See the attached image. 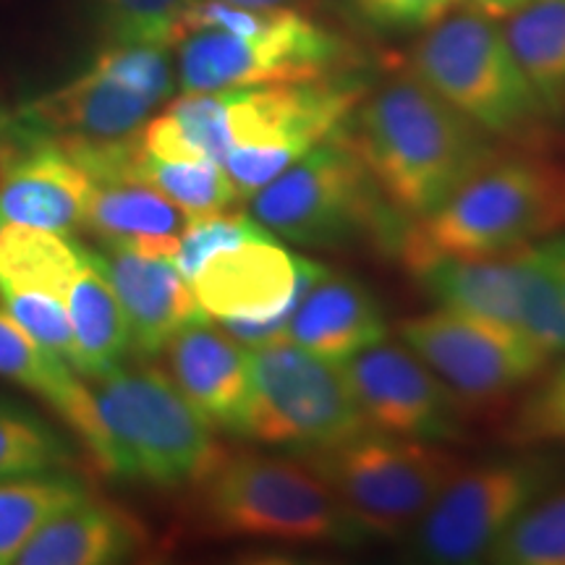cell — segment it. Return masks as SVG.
I'll list each match as a JSON object with an SVG mask.
<instances>
[{
  "instance_id": "obj_38",
  "label": "cell",
  "mask_w": 565,
  "mask_h": 565,
  "mask_svg": "<svg viewBox=\"0 0 565 565\" xmlns=\"http://www.w3.org/2000/svg\"><path fill=\"white\" fill-rule=\"evenodd\" d=\"M225 3L244 6V9H291L296 0H225Z\"/></svg>"
},
{
  "instance_id": "obj_9",
  "label": "cell",
  "mask_w": 565,
  "mask_h": 565,
  "mask_svg": "<svg viewBox=\"0 0 565 565\" xmlns=\"http://www.w3.org/2000/svg\"><path fill=\"white\" fill-rule=\"evenodd\" d=\"M416 282L445 309L519 330L547 359L565 353V303L540 244L487 257L404 254Z\"/></svg>"
},
{
  "instance_id": "obj_14",
  "label": "cell",
  "mask_w": 565,
  "mask_h": 565,
  "mask_svg": "<svg viewBox=\"0 0 565 565\" xmlns=\"http://www.w3.org/2000/svg\"><path fill=\"white\" fill-rule=\"evenodd\" d=\"M398 333L456 398L479 404L529 383L550 362L519 330L445 307L408 317Z\"/></svg>"
},
{
  "instance_id": "obj_22",
  "label": "cell",
  "mask_w": 565,
  "mask_h": 565,
  "mask_svg": "<svg viewBox=\"0 0 565 565\" xmlns=\"http://www.w3.org/2000/svg\"><path fill=\"white\" fill-rule=\"evenodd\" d=\"M139 526L118 508L84 498L47 519L19 550L21 565H105L139 547Z\"/></svg>"
},
{
  "instance_id": "obj_17",
  "label": "cell",
  "mask_w": 565,
  "mask_h": 565,
  "mask_svg": "<svg viewBox=\"0 0 565 565\" xmlns=\"http://www.w3.org/2000/svg\"><path fill=\"white\" fill-rule=\"evenodd\" d=\"M92 254L121 301L129 343L141 356L160 353L189 322L207 320L192 282L183 278L171 259L150 257L124 246H103Z\"/></svg>"
},
{
  "instance_id": "obj_28",
  "label": "cell",
  "mask_w": 565,
  "mask_h": 565,
  "mask_svg": "<svg viewBox=\"0 0 565 565\" xmlns=\"http://www.w3.org/2000/svg\"><path fill=\"white\" fill-rule=\"evenodd\" d=\"M134 175L168 196L189 221L228 210L238 200L225 168L212 160H162L145 152L139 145Z\"/></svg>"
},
{
  "instance_id": "obj_12",
  "label": "cell",
  "mask_w": 565,
  "mask_h": 565,
  "mask_svg": "<svg viewBox=\"0 0 565 565\" xmlns=\"http://www.w3.org/2000/svg\"><path fill=\"white\" fill-rule=\"evenodd\" d=\"M561 469L545 456L511 458L458 469L416 524L414 553L427 563L487 561L508 526L557 482Z\"/></svg>"
},
{
  "instance_id": "obj_10",
  "label": "cell",
  "mask_w": 565,
  "mask_h": 565,
  "mask_svg": "<svg viewBox=\"0 0 565 565\" xmlns=\"http://www.w3.org/2000/svg\"><path fill=\"white\" fill-rule=\"evenodd\" d=\"M249 406L242 435L307 454L370 429L341 366L288 341L249 349Z\"/></svg>"
},
{
  "instance_id": "obj_24",
  "label": "cell",
  "mask_w": 565,
  "mask_h": 565,
  "mask_svg": "<svg viewBox=\"0 0 565 565\" xmlns=\"http://www.w3.org/2000/svg\"><path fill=\"white\" fill-rule=\"evenodd\" d=\"M0 377L42 395L74 433L84 435L89 427L92 393L79 372L34 341L9 312H0Z\"/></svg>"
},
{
  "instance_id": "obj_30",
  "label": "cell",
  "mask_w": 565,
  "mask_h": 565,
  "mask_svg": "<svg viewBox=\"0 0 565 565\" xmlns=\"http://www.w3.org/2000/svg\"><path fill=\"white\" fill-rule=\"evenodd\" d=\"M71 463L63 437L40 416L0 401V479L58 471Z\"/></svg>"
},
{
  "instance_id": "obj_39",
  "label": "cell",
  "mask_w": 565,
  "mask_h": 565,
  "mask_svg": "<svg viewBox=\"0 0 565 565\" xmlns=\"http://www.w3.org/2000/svg\"><path fill=\"white\" fill-rule=\"evenodd\" d=\"M0 228H3V212H0Z\"/></svg>"
},
{
  "instance_id": "obj_16",
  "label": "cell",
  "mask_w": 565,
  "mask_h": 565,
  "mask_svg": "<svg viewBox=\"0 0 565 565\" xmlns=\"http://www.w3.org/2000/svg\"><path fill=\"white\" fill-rule=\"evenodd\" d=\"M92 192L87 171L51 131L0 118V212L9 223L68 236L82 228Z\"/></svg>"
},
{
  "instance_id": "obj_26",
  "label": "cell",
  "mask_w": 565,
  "mask_h": 565,
  "mask_svg": "<svg viewBox=\"0 0 565 565\" xmlns=\"http://www.w3.org/2000/svg\"><path fill=\"white\" fill-rule=\"evenodd\" d=\"M84 246L61 233L9 223L0 228V294L26 291L66 301Z\"/></svg>"
},
{
  "instance_id": "obj_21",
  "label": "cell",
  "mask_w": 565,
  "mask_h": 565,
  "mask_svg": "<svg viewBox=\"0 0 565 565\" xmlns=\"http://www.w3.org/2000/svg\"><path fill=\"white\" fill-rule=\"evenodd\" d=\"M189 217L158 189L141 181H97L84 207L82 228L103 246H124L173 263Z\"/></svg>"
},
{
  "instance_id": "obj_37",
  "label": "cell",
  "mask_w": 565,
  "mask_h": 565,
  "mask_svg": "<svg viewBox=\"0 0 565 565\" xmlns=\"http://www.w3.org/2000/svg\"><path fill=\"white\" fill-rule=\"evenodd\" d=\"M477 9L487 13V17L492 19H500V17H508V13H513L519 6H524L526 0H475Z\"/></svg>"
},
{
  "instance_id": "obj_2",
  "label": "cell",
  "mask_w": 565,
  "mask_h": 565,
  "mask_svg": "<svg viewBox=\"0 0 565 565\" xmlns=\"http://www.w3.org/2000/svg\"><path fill=\"white\" fill-rule=\"evenodd\" d=\"M362 84L317 79L194 92L189 116L210 160L221 162L249 200L330 134L362 103Z\"/></svg>"
},
{
  "instance_id": "obj_23",
  "label": "cell",
  "mask_w": 565,
  "mask_h": 565,
  "mask_svg": "<svg viewBox=\"0 0 565 565\" xmlns=\"http://www.w3.org/2000/svg\"><path fill=\"white\" fill-rule=\"evenodd\" d=\"M66 309L76 341V372L95 380L121 366L129 353V324L110 280L92 249H84L79 270L68 286Z\"/></svg>"
},
{
  "instance_id": "obj_8",
  "label": "cell",
  "mask_w": 565,
  "mask_h": 565,
  "mask_svg": "<svg viewBox=\"0 0 565 565\" xmlns=\"http://www.w3.org/2000/svg\"><path fill=\"white\" fill-rule=\"evenodd\" d=\"M412 63L416 79L482 131L519 137L547 116L503 30L479 9L435 21Z\"/></svg>"
},
{
  "instance_id": "obj_3",
  "label": "cell",
  "mask_w": 565,
  "mask_h": 565,
  "mask_svg": "<svg viewBox=\"0 0 565 565\" xmlns=\"http://www.w3.org/2000/svg\"><path fill=\"white\" fill-rule=\"evenodd\" d=\"M92 383L95 427L87 448L108 475L158 487L196 484L223 456L171 374L116 366Z\"/></svg>"
},
{
  "instance_id": "obj_19",
  "label": "cell",
  "mask_w": 565,
  "mask_h": 565,
  "mask_svg": "<svg viewBox=\"0 0 565 565\" xmlns=\"http://www.w3.org/2000/svg\"><path fill=\"white\" fill-rule=\"evenodd\" d=\"M154 105L152 97L113 74L103 61H95L87 74L24 105L17 118L55 137L116 141L139 134Z\"/></svg>"
},
{
  "instance_id": "obj_35",
  "label": "cell",
  "mask_w": 565,
  "mask_h": 565,
  "mask_svg": "<svg viewBox=\"0 0 565 565\" xmlns=\"http://www.w3.org/2000/svg\"><path fill=\"white\" fill-rule=\"evenodd\" d=\"M353 3L380 30L412 32L440 21L450 0H353Z\"/></svg>"
},
{
  "instance_id": "obj_29",
  "label": "cell",
  "mask_w": 565,
  "mask_h": 565,
  "mask_svg": "<svg viewBox=\"0 0 565 565\" xmlns=\"http://www.w3.org/2000/svg\"><path fill=\"white\" fill-rule=\"evenodd\" d=\"M487 561L500 565H565V490L536 498L494 542Z\"/></svg>"
},
{
  "instance_id": "obj_18",
  "label": "cell",
  "mask_w": 565,
  "mask_h": 565,
  "mask_svg": "<svg viewBox=\"0 0 565 565\" xmlns=\"http://www.w3.org/2000/svg\"><path fill=\"white\" fill-rule=\"evenodd\" d=\"M171 380L212 429L242 435L249 406V351L207 320L189 322L166 343Z\"/></svg>"
},
{
  "instance_id": "obj_33",
  "label": "cell",
  "mask_w": 565,
  "mask_h": 565,
  "mask_svg": "<svg viewBox=\"0 0 565 565\" xmlns=\"http://www.w3.org/2000/svg\"><path fill=\"white\" fill-rule=\"evenodd\" d=\"M6 312L17 320L21 328L30 333L47 351L58 353L63 362H68L76 370V341L71 330L66 301L45 294H26L9 291L0 294Z\"/></svg>"
},
{
  "instance_id": "obj_31",
  "label": "cell",
  "mask_w": 565,
  "mask_h": 565,
  "mask_svg": "<svg viewBox=\"0 0 565 565\" xmlns=\"http://www.w3.org/2000/svg\"><path fill=\"white\" fill-rule=\"evenodd\" d=\"M113 45L171 47L183 38V19L194 0H95Z\"/></svg>"
},
{
  "instance_id": "obj_7",
  "label": "cell",
  "mask_w": 565,
  "mask_h": 565,
  "mask_svg": "<svg viewBox=\"0 0 565 565\" xmlns=\"http://www.w3.org/2000/svg\"><path fill=\"white\" fill-rule=\"evenodd\" d=\"M301 456L335 492L353 524L374 536H398L419 524L461 469L458 456L437 443L372 433V427Z\"/></svg>"
},
{
  "instance_id": "obj_36",
  "label": "cell",
  "mask_w": 565,
  "mask_h": 565,
  "mask_svg": "<svg viewBox=\"0 0 565 565\" xmlns=\"http://www.w3.org/2000/svg\"><path fill=\"white\" fill-rule=\"evenodd\" d=\"M542 252H545L550 267H553L557 282H561V294L565 303V233H557V236L542 242Z\"/></svg>"
},
{
  "instance_id": "obj_25",
  "label": "cell",
  "mask_w": 565,
  "mask_h": 565,
  "mask_svg": "<svg viewBox=\"0 0 565 565\" xmlns=\"http://www.w3.org/2000/svg\"><path fill=\"white\" fill-rule=\"evenodd\" d=\"M532 89L550 113L565 110V0H526L503 26Z\"/></svg>"
},
{
  "instance_id": "obj_34",
  "label": "cell",
  "mask_w": 565,
  "mask_h": 565,
  "mask_svg": "<svg viewBox=\"0 0 565 565\" xmlns=\"http://www.w3.org/2000/svg\"><path fill=\"white\" fill-rule=\"evenodd\" d=\"M511 440L519 445L565 443V362L536 383L511 424Z\"/></svg>"
},
{
  "instance_id": "obj_27",
  "label": "cell",
  "mask_w": 565,
  "mask_h": 565,
  "mask_svg": "<svg viewBox=\"0 0 565 565\" xmlns=\"http://www.w3.org/2000/svg\"><path fill=\"white\" fill-rule=\"evenodd\" d=\"M84 498H89L87 487L58 471L0 479V565L17 561L47 519Z\"/></svg>"
},
{
  "instance_id": "obj_32",
  "label": "cell",
  "mask_w": 565,
  "mask_h": 565,
  "mask_svg": "<svg viewBox=\"0 0 565 565\" xmlns=\"http://www.w3.org/2000/svg\"><path fill=\"white\" fill-rule=\"evenodd\" d=\"M273 236L263 223L254 221V217L244 215V212H215V215L196 217L183 225L179 244H175L173 265L179 267V273L192 282L196 273L207 265L210 257H215L217 252L231 249L252 238H265Z\"/></svg>"
},
{
  "instance_id": "obj_1",
  "label": "cell",
  "mask_w": 565,
  "mask_h": 565,
  "mask_svg": "<svg viewBox=\"0 0 565 565\" xmlns=\"http://www.w3.org/2000/svg\"><path fill=\"white\" fill-rule=\"evenodd\" d=\"M356 108L353 145L401 215H429L494 160L482 129L414 74L387 82Z\"/></svg>"
},
{
  "instance_id": "obj_6",
  "label": "cell",
  "mask_w": 565,
  "mask_h": 565,
  "mask_svg": "<svg viewBox=\"0 0 565 565\" xmlns=\"http://www.w3.org/2000/svg\"><path fill=\"white\" fill-rule=\"evenodd\" d=\"M249 200L254 221L299 246L341 249L372 233L395 238V217L383 202V189L341 129Z\"/></svg>"
},
{
  "instance_id": "obj_11",
  "label": "cell",
  "mask_w": 565,
  "mask_h": 565,
  "mask_svg": "<svg viewBox=\"0 0 565 565\" xmlns=\"http://www.w3.org/2000/svg\"><path fill=\"white\" fill-rule=\"evenodd\" d=\"M175 45L183 92L317 82L335 76L351 58V47L338 34L294 9H263L249 34L196 30Z\"/></svg>"
},
{
  "instance_id": "obj_5",
  "label": "cell",
  "mask_w": 565,
  "mask_h": 565,
  "mask_svg": "<svg viewBox=\"0 0 565 565\" xmlns=\"http://www.w3.org/2000/svg\"><path fill=\"white\" fill-rule=\"evenodd\" d=\"M196 484L202 521L217 534L343 547L364 540L335 492L307 463L223 454Z\"/></svg>"
},
{
  "instance_id": "obj_20",
  "label": "cell",
  "mask_w": 565,
  "mask_h": 565,
  "mask_svg": "<svg viewBox=\"0 0 565 565\" xmlns=\"http://www.w3.org/2000/svg\"><path fill=\"white\" fill-rule=\"evenodd\" d=\"M387 324L383 309L362 282L324 275L303 296L282 341L341 364L353 353L385 341Z\"/></svg>"
},
{
  "instance_id": "obj_4",
  "label": "cell",
  "mask_w": 565,
  "mask_h": 565,
  "mask_svg": "<svg viewBox=\"0 0 565 565\" xmlns=\"http://www.w3.org/2000/svg\"><path fill=\"white\" fill-rule=\"evenodd\" d=\"M565 225V168L540 158L490 160L440 207L404 233V254L487 257Z\"/></svg>"
},
{
  "instance_id": "obj_15",
  "label": "cell",
  "mask_w": 565,
  "mask_h": 565,
  "mask_svg": "<svg viewBox=\"0 0 565 565\" xmlns=\"http://www.w3.org/2000/svg\"><path fill=\"white\" fill-rule=\"evenodd\" d=\"M338 366L370 427L429 443L461 437L456 393L408 345L380 341Z\"/></svg>"
},
{
  "instance_id": "obj_13",
  "label": "cell",
  "mask_w": 565,
  "mask_h": 565,
  "mask_svg": "<svg viewBox=\"0 0 565 565\" xmlns=\"http://www.w3.org/2000/svg\"><path fill=\"white\" fill-rule=\"evenodd\" d=\"M324 275L328 267L265 236L217 252L194 275L192 288L204 315L221 320L238 343L257 349L282 341L296 307Z\"/></svg>"
}]
</instances>
